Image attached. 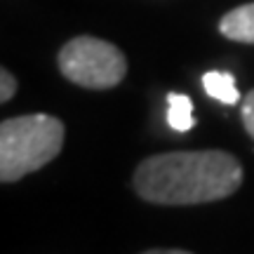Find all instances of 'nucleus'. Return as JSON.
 Segmentation results:
<instances>
[{
  "mask_svg": "<svg viewBox=\"0 0 254 254\" xmlns=\"http://www.w3.org/2000/svg\"><path fill=\"white\" fill-rule=\"evenodd\" d=\"M202 87L212 99L221 101V104H238L240 101V92L236 87V78L228 71H207L202 75Z\"/></svg>",
  "mask_w": 254,
  "mask_h": 254,
  "instance_id": "nucleus-5",
  "label": "nucleus"
},
{
  "mask_svg": "<svg viewBox=\"0 0 254 254\" xmlns=\"http://www.w3.org/2000/svg\"><path fill=\"white\" fill-rule=\"evenodd\" d=\"M59 71L66 80L80 87L111 90L125 78L127 59L113 43L92 36H78L62 47Z\"/></svg>",
  "mask_w": 254,
  "mask_h": 254,
  "instance_id": "nucleus-3",
  "label": "nucleus"
},
{
  "mask_svg": "<svg viewBox=\"0 0 254 254\" xmlns=\"http://www.w3.org/2000/svg\"><path fill=\"white\" fill-rule=\"evenodd\" d=\"M167 123L177 132L193 129V125H195V120H193V101L186 94H179V92H170L167 94Z\"/></svg>",
  "mask_w": 254,
  "mask_h": 254,
  "instance_id": "nucleus-6",
  "label": "nucleus"
},
{
  "mask_svg": "<svg viewBox=\"0 0 254 254\" xmlns=\"http://www.w3.org/2000/svg\"><path fill=\"white\" fill-rule=\"evenodd\" d=\"M144 254H190V252H186V250H148Z\"/></svg>",
  "mask_w": 254,
  "mask_h": 254,
  "instance_id": "nucleus-9",
  "label": "nucleus"
},
{
  "mask_svg": "<svg viewBox=\"0 0 254 254\" xmlns=\"http://www.w3.org/2000/svg\"><path fill=\"white\" fill-rule=\"evenodd\" d=\"M14 92H17V78L7 68H2L0 71V101H9L14 97Z\"/></svg>",
  "mask_w": 254,
  "mask_h": 254,
  "instance_id": "nucleus-8",
  "label": "nucleus"
},
{
  "mask_svg": "<svg viewBox=\"0 0 254 254\" xmlns=\"http://www.w3.org/2000/svg\"><path fill=\"white\" fill-rule=\"evenodd\" d=\"M243 165L226 151H174L141 160L134 190L155 205H200L233 195Z\"/></svg>",
  "mask_w": 254,
  "mask_h": 254,
  "instance_id": "nucleus-1",
  "label": "nucleus"
},
{
  "mask_svg": "<svg viewBox=\"0 0 254 254\" xmlns=\"http://www.w3.org/2000/svg\"><path fill=\"white\" fill-rule=\"evenodd\" d=\"M240 113H243V123H245L247 134L254 139V90L247 92V97L240 104Z\"/></svg>",
  "mask_w": 254,
  "mask_h": 254,
  "instance_id": "nucleus-7",
  "label": "nucleus"
},
{
  "mask_svg": "<svg viewBox=\"0 0 254 254\" xmlns=\"http://www.w3.org/2000/svg\"><path fill=\"white\" fill-rule=\"evenodd\" d=\"M219 31L228 40L254 45V2H247V5H240V7L226 12L219 21Z\"/></svg>",
  "mask_w": 254,
  "mask_h": 254,
  "instance_id": "nucleus-4",
  "label": "nucleus"
},
{
  "mask_svg": "<svg viewBox=\"0 0 254 254\" xmlns=\"http://www.w3.org/2000/svg\"><path fill=\"white\" fill-rule=\"evenodd\" d=\"M64 146V123L55 116L33 113L2 120L0 125V182H19L21 177L45 167Z\"/></svg>",
  "mask_w": 254,
  "mask_h": 254,
  "instance_id": "nucleus-2",
  "label": "nucleus"
}]
</instances>
